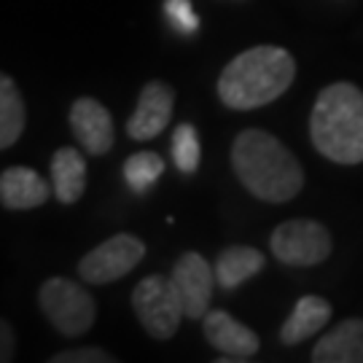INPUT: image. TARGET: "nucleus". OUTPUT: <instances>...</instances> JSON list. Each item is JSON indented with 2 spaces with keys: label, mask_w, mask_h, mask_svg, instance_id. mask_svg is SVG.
Masks as SVG:
<instances>
[{
  "label": "nucleus",
  "mask_w": 363,
  "mask_h": 363,
  "mask_svg": "<svg viewBox=\"0 0 363 363\" xmlns=\"http://www.w3.org/2000/svg\"><path fill=\"white\" fill-rule=\"evenodd\" d=\"M232 167L240 183L261 202H291L304 186L298 159L264 130H245L234 138Z\"/></svg>",
  "instance_id": "nucleus-1"
},
{
  "label": "nucleus",
  "mask_w": 363,
  "mask_h": 363,
  "mask_svg": "<svg viewBox=\"0 0 363 363\" xmlns=\"http://www.w3.org/2000/svg\"><path fill=\"white\" fill-rule=\"evenodd\" d=\"M296 62L280 46H253L240 52L218 78V97L226 108L253 111L274 103L294 84Z\"/></svg>",
  "instance_id": "nucleus-2"
},
{
  "label": "nucleus",
  "mask_w": 363,
  "mask_h": 363,
  "mask_svg": "<svg viewBox=\"0 0 363 363\" xmlns=\"http://www.w3.org/2000/svg\"><path fill=\"white\" fill-rule=\"evenodd\" d=\"M312 145L337 164L363 162V91L337 81L318 94L310 113Z\"/></svg>",
  "instance_id": "nucleus-3"
},
{
  "label": "nucleus",
  "mask_w": 363,
  "mask_h": 363,
  "mask_svg": "<svg viewBox=\"0 0 363 363\" xmlns=\"http://www.w3.org/2000/svg\"><path fill=\"white\" fill-rule=\"evenodd\" d=\"M38 304L43 315L49 318L54 331L62 337H81L86 334L94 318H97V304L94 296L84 286H78L67 277H52L40 286Z\"/></svg>",
  "instance_id": "nucleus-4"
},
{
  "label": "nucleus",
  "mask_w": 363,
  "mask_h": 363,
  "mask_svg": "<svg viewBox=\"0 0 363 363\" xmlns=\"http://www.w3.org/2000/svg\"><path fill=\"white\" fill-rule=\"evenodd\" d=\"M132 310L145 331L162 342L175 337L183 315H186L181 294L172 283V277H162V274H148L135 286Z\"/></svg>",
  "instance_id": "nucleus-5"
},
{
  "label": "nucleus",
  "mask_w": 363,
  "mask_h": 363,
  "mask_svg": "<svg viewBox=\"0 0 363 363\" xmlns=\"http://www.w3.org/2000/svg\"><path fill=\"white\" fill-rule=\"evenodd\" d=\"M274 259L288 267H315L331 256V232L320 220L294 218L280 223L269 240Z\"/></svg>",
  "instance_id": "nucleus-6"
},
{
  "label": "nucleus",
  "mask_w": 363,
  "mask_h": 363,
  "mask_svg": "<svg viewBox=\"0 0 363 363\" xmlns=\"http://www.w3.org/2000/svg\"><path fill=\"white\" fill-rule=\"evenodd\" d=\"M143 240H138L135 234H113L78 261V274L89 286H108L130 274L143 261Z\"/></svg>",
  "instance_id": "nucleus-7"
},
{
  "label": "nucleus",
  "mask_w": 363,
  "mask_h": 363,
  "mask_svg": "<svg viewBox=\"0 0 363 363\" xmlns=\"http://www.w3.org/2000/svg\"><path fill=\"white\" fill-rule=\"evenodd\" d=\"M169 277H172V283L181 294L186 318H194V320L205 318L210 312L208 307L210 298H213V288L218 283L216 267H210L199 253L189 250V253H183L181 259L175 261Z\"/></svg>",
  "instance_id": "nucleus-8"
},
{
  "label": "nucleus",
  "mask_w": 363,
  "mask_h": 363,
  "mask_svg": "<svg viewBox=\"0 0 363 363\" xmlns=\"http://www.w3.org/2000/svg\"><path fill=\"white\" fill-rule=\"evenodd\" d=\"M175 108V91L164 81H148L138 105L132 111V116L127 118V135L132 140H154L162 132L167 130L169 116Z\"/></svg>",
  "instance_id": "nucleus-9"
},
{
  "label": "nucleus",
  "mask_w": 363,
  "mask_h": 363,
  "mask_svg": "<svg viewBox=\"0 0 363 363\" xmlns=\"http://www.w3.org/2000/svg\"><path fill=\"white\" fill-rule=\"evenodd\" d=\"M70 127L76 140L84 145V151L91 156H103L113 148L116 132H113V118L103 103L94 97H78L70 108Z\"/></svg>",
  "instance_id": "nucleus-10"
},
{
  "label": "nucleus",
  "mask_w": 363,
  "mask_h": 363,
  "mask_svg": "<svg viewBox=\"0 0 363 363\" xmlns=\"http://www.w3.org/2000/svg\"><path fill=\"white\" fill-rule=\"evenodd\" d=\"M205 339L218 352H223L218 363L247 361V358H253L259 352L256 331H250L247 325L234 320L232 315L223 310H210L205 315Z\"/></svg>",
  "instance_id": "nucleus-11"
},
{
  "label": "nucleus",
  "mask_w": 363,
  "mask_h": 363,
  "mask_svg": "<svg viewBox=\"0 0 363 363\" xmlns=\"http://www.w3.org/2000/svg\"><path fill=\"white\" fill-rule=\"evenodd\" d=\"M52 186L30 167H9L0 175V202L9 210H33L49 202Z\"/></svg>",
  "instance_id": "nucleus-12"
},
{
  "label": "nucleus",
  "mask_w": 363,
  "mask_h": 363,
  "mask_svg": "<svg viewBox=\"0 0 363 363\" xmlns=\"http://www.w3.org/2000/svg\"><path fill=\"white\" fill-rule=\"evenodd\" d=\"M315 363H363V320L347 318L312 347Z\"/></svg>",
  "instance_id": "nucleus-13"
},
{
  "label": "nucleus",
  "mask_w": 363,
  "mask_h": 363,
  "mask_svg": "<svg viewBox=\"0 0 363 363\" xmlns=\"http://www.w3.org/2000/svg\"><path fill=\"white\" fill-rule=\"evenodd\" d=\"M328 320H331V304L323 296H315V294L301 296L280 328V339L283 345H301L315 337Z\"/></svg>",
  "instance_id": "nucleus-14"
},
{
  "label": "nucleus",
  "mask_w": 363,
  "mask_h": 363,
  "mask_svg": "<svg viewBox=\"0 0 363 363\" xmlns=\"http://www.w3.org/2000/svg\"><path fill=\"white\" fill-rule=\"evenodd\" d=\"M264 253L250 245H232L226 250H220L218 261H216V277L218 286L226 291H234L242 283H247L253 274H259L264 269Z\"/></svg>",
  "instance_id": "nucleus-15"
},
{
  "label": "nucleus",
  "mask_w": 363,
  "mask_h": 363,
  "mask_svg": "<svg viewBox=\"0 0 363 363\" xmlns=\"http://www.w3.org/2000/svg\"><path fill=\"white\" fill-rule=\"evenodd\" d=\"M54 196L62 205H73L86 189V162L76 148H60L52 156Z\"/></svg>",
  "instance_id": "nucleus-16"
},
{
  "label": "nucleus",
  "mask_w": 363,
  "mask_h": 363,
  "mask_svg": "<svg viewBox=\"0 0 363 363\" xmlns=\"http://www.w3.org/2000/svg\"><path fill=\"white\" fill-rule=\"evenodd\" d=\"M27 124L25 100L11 76L0 78V148H11Z\"/></svg>",
  "instance_id": "nucleus-17"
},
{
  "label": "nucleus",
  "mask_w": 363,
  "mask_h": 363,
  "mask_svg": "<svg viewBox=\"0 0 363 363\" xmlns=\"http://www.w3.org/2000/svg\"><path fill=\"white\" fill-rule=\"evenodd\" d=\"M162 175H164V159L154 151L132 154L124 162V181L135 194H145Z\"/></svg>",
  "instance_id": "nucleus-18"
},
{
  "label": "nucleus",
  "mask_w": 363,
  "mask_h": 363,
  "mask_svg": "<svg viewBox=\"0 0 363 363\" xmlns=\"http://www.w3.org/2000/svg\"><path fill=\"white\" fill-rule=\"evenodd\" d=\"M172 162L183 175H194L199 169L202 145H199V135H196L194 124H181L175 130V135H172Z\"/></svg>",
  "instance_id": "nucleus-19"
},
{
  "label": "nucleus",
  "mask_w": 363,
  "mask_h": 363,
  "mask_svg": "<svg viewBox=\"0 0 363 363\" xmlns=\"http://www.w3.org/2000/svg\"><path fill=\"white\" fill-rule=\"evenodd\" d=\"M164 16L178 33H196L199 16H196L191 0H164Z\"/></svg>",
  "instance_id": "nucleus-20"
},
{
  "label": "nucleus",
  "mask_w": 363,
  "mask_h": 363,
  "mask_svg": "<svg viewBox=\"0 0 363 363\" xmlns=\"http://www.w3.org/2000/svg\"><path fill=\"white\" fill-rule=\"evenodd\" d=\"M116 358L100 347H81V350H62L52 355V363H113Z\"/></svg>",
  "instance_id": "nucleus-21"
},
{
  "label": "nucleus",
  "mask_w": 363,
  "mask_h": 363,
  "mask_svg": "<svg viewBox=\"0 0 363 363\" xmlns=\"http://www.w3.org/2000/svg\"><path fill=\"white\" fill-rule=\"evenodd\" d=\"M0 337H3V347H0V361L3 363H9L13 358V331H11V325L6 323H0Z\"/></svg>",
  "instance_id": "nucleus-22"
}]
</instances>
